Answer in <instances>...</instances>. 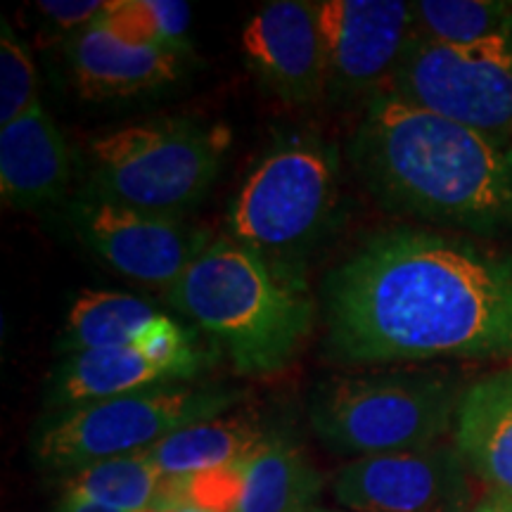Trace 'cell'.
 Instances as JSON below:
<instances>
[{
	"mask_svg": "<svg viewBox=\"0 0 512 512\" xmlns=\"http://www.w3.org/2000/svg\"><path fill=\"white\" fill-rule=\"evenodd\" d=\"M323 320L325 351L347 366L512 358V254L382 230L328 273Z\"/></svg>",
	"mask_w": 512,
	"mask_h": 512,
	"instance_id": "6da1fadb",
	"label": "cell"
},
{
	"mask_svg": "<svg viewBox=\"0 0 512 512\" xmlns=\"http://www.w3.org/2000/svg\"><path fill=\"white\" fill-rule=\"evenodd\" d=\"M351 162L384 207L496 233L512 226V143L387 91L366 102Z\"/></svg>",
	"mask_w": 512,
	"mask_h": 512,
	"instance_id": "7a4b0ae2",
	"label": "cell"
},
{
	"mask_svg": "<svg viewBox=\"0 0 512 512\" xmlns=\"http://www.w3.org/2000/svg\"><path fill=\"white\" fill-rule=\"evenodd\" d=\"M166 299L214 339L240 377L283 373L313 330L302 266L280 264L230 238H214Z\"/></svg>",
	"mask_w": 512,
	"mask_h": 512,
	"instance_id": "3957f363",
	"label": "cell"
},
{
	"mask_svg": "<svg viewBox=\"0 0 512 512\" xmlns=\"http://www.w3.org/2000/svg\"><path fill=\"white\" fill-rule=\"evenodd\" d=\"M458 382L430 370L332 375L313 389L311 430L339 456L373 458L437 446L456 425Z\"/></svg>",
	"mask_w": 512,
	"mask_h": 512,
	"instance_id": "277c9868",
	"label": "cell"
},
{
	"mask_svg": "<svg viewBox=\"0 0 512 512\" xmlns=\"http://www.w3.org/2000/svg\"><path fill=\"white\" fill-rule=\"evenodd\" d=\"M228 143L226 128L190 117L114 128L91 143V192L145 214L181 219L207 197Z\"/></svg>",
	"mask_w": 512,
	"mask_h": 512,
	"instance_id": "5b68a950",
	"label": "cell"
},
{
	"mask_svg": "<svg viewBox=\"0 0 512 512\" xmlns=\"http://www.w3.org/2000/svg\"><path fill=\"white\" fill-rule=\"evenodd\" d=\"M339 157L316 133H294L261 157L228 211L230 240L280 264L302 259L332 228Z\"/></svg>",
	"mask_w": 512,
	"mask_h": 512,
	"instance_id": "8992f818",
	"label": "cell"
},
{
	"mask_svg": "<svg viewBox=\"0 0 512 512\" xmlns=\"http://www.w3.org/2000/svg\"><path fill=\"white\" fill-rule=\"evenodd\" d=\"M238 401L233 389L178 382L64 408L38 425L31 456L41 470L72 475L102 460L152 451L183 427L221 418Z\"/></svg>",
	"mask_w": 512,
	"mask_h": 512,
	"instance_id": "52a82bcc",
	"label": "cell"
},
{
	"mask_svg": "<svg viewBox=\"0 0 512 512\" xmlns=\"http://www.w3.org/2000/svg\"><path fill=\"white\" fill-rule=\"evenodd\" d=\"M389 91L512 143V22L472 46H444L413 34Z\"/></svg>",
	"mask_w": 512,
	"mask_h": 512,
	"instance_id": "ba28073f",
	"label": "cell"
},
{
	"mask_svg": "<svg viewBox=\"0 0 512 512\" xmlns=\"http://www.w3.org/2000/svg\"><path fill=\"white\" fill-rule=\"evenodd\" d=\"M67 221L83 245L107 266L140 285L169 292L211 245L207 228L145 214L88 192L67 207Z\"/></svg>",
	"mask_w": 512,
	"mask_h": 512,
	"instance_id": "9c48e42d",
	"label": "cell"
},
{
	"mask_svg": "<svg viewBox=\"0 0 512 512\" xmlns=\"http://www.w3.org/2000/svg\"><path fill=\"white\" fill-rule=\"evenodd\" d=\"M328 98L356 100L387 91L415 34L413 3L320 0Z\"/></svg>",
	"mask_w": 512,
	"mask_h": 512,
	"instance_id": "30bf717a",
	"label": "cell"
},
{
	"mask_svg": "<svg viewBox=\"0 0 512 512\" xmlns=\"http://www.w3.org/2000/svg\"><path fill=\"white\" fill-rule=\"evenodd\" d=\"M349 512H470L467 465L456 446L351 460L332 484Z\"/></svg>",
	"mask_w": 512,
	"mask_h": 512,
	"instance_id": "8fae6325",
	"label": "cell"
},
{
	"mask_svg": "<svg viewBox=\"0 0 512 512\" xmlns=\"http://www.w3.org/2000/svg\"><path fill=\"white\" fill-rule=\"evenodd\" d=\"M240 41L252 72L280 100L313 105L328 95L318 3H268L249 17Z\"/></svg>",
	"mask_w": 512,
	"mask_h": 512,
	"instance_id": "7c38bea8",
	"label": "cell"
},
{
	"mask_svg": "<svg viewBox=\"0 0 512 512\" xmlns=\"http://www.w3.org/2000/svg\"><path fill=\"white\" fill-rule=\"evenodd\" d=\"M202 366L204 358H162L145 347L79 351L55 368L46 403L50 413H55L164 384L188 382Z\"/></svg>",
	"mask_w": 512,
	"mask_h": 512,
	"instance_id": "4fadbf2b",
	"label": "cell"
},
{
	"mask_svg": "<svg viewBox=\"0 0 512 512\" xmlns=\"http://www.w3.org/2000/svg\"><path fill=\"white\" fill-rule=\"evenodd\" d=\"M76 91L86 100L157 93L181 79L183 60L162 48L136 46L95 22L67 43Z\"/></svg>",
	"mask_w": 512,
	"mask_h": 512,
	"instance_id": "5bb4252c",
	"label": "cell"
},
{
	"mask_svg": "<svg viewBox=\"0 0 512 512\" xmlns=\"http://www.w3.org/2000/svg\"><path fill=\"white\" fill-rule=\"evenodd\" d=\"M74 174V157L60 126L38 102L0 126V195L12 209H38L60 200Z\"/></svg>",
	"mask_w": 512,
	"mask_h": 512,
	"instance_id": "9a60e30c",
	"label": "cell"
},
{
	"mask_svg": "<svg viewBox=\"0 0 512 512\" xmlns=\"http://www.w3.org/2000/svg\"><path fill=\"white\" fill-rule=\"evenodd\" d=\"M453 444L467 470L512 496V366L484 375L460 396Z\"/></svg>",
	"mask_w": 512,
	"mask_h": 512,
	"instance_id": "2e32d148",
	"label": "cell"
},
{
	"mask_svg": "<svg viewBox=\"0 0 512 512\" xmlns=\"http://www.w3.org/2000/svg\"><path fill=\"white\" fill-rule=\"evenodd\" d=\"M176 320L145 299L117 290H86L72 304L62 332V354L145 347Z\"/></svg>",
	"mask_w": 512,
	"mask_h": 512,
	"instance_id": "e0dca14e",
	"label": "cell"
},
{
	"mask_svg": "<svg viewBox=\"0 0 512 512\" xmlns=\"http://www.w3.org/2000/svg\"><path fill=\"white\" fill-rule=\"evenodd\" d=\"M233 512H311L318 508L323 475L299 444L275 437L240 467Z\"/></svg>",
	"mask_w": 512,
	"mask_h": 512,
	"instance_id": "ac0fdd59",
	"label": "cell"
},
{
	"mask_svg": "<svg viewBox=\"0 0 512 512\" xmlns=\"http://www.w3.org/2000/svg\"><path fill=\"white\" fill-rule=\"evenodd\" d=\"M266 434L242 418H211L183 427L147 451L166 477L238 467L266 444Z\"/></svg>",
	"mask_w": 512,
	"mask_h": 512,
	"instance_id": "d6986e66",
	"label": "cell"
},
{
	"mask_svg": "<svg viewBox=\"0 0 512 512\" xmlns=\"http://www.w3.org/2000/svg\"><path fill=\"white\" fill-rule=\"evenodd\" d=\"M60 491L121 512H171L169 477L147 453L102 460L64 475Z\"/></svg>",
	"mask_w": 512,
	"mask_h": 512,
	"instance_id": "ffe728a7",
	"label": "cell"
},
{
	"mask_svg": "<svg viewBox=\"0 0 512 512\" xmlns=\"http://www.w3.org/2000/svg\"><path fill=\"white\" fill-rule=\"evenodd\" d=\"M98 24L136 46L190 53V5L181 0H107Z\"/></svg>",
	"mask_w": 512,
	"mask_h": 512,
	"instance_id": "44dd1931",
	"label": "cell"
},
{
	"mask_svg": "<svg viewBox=\"0 0 512 512\" xmlns=\"http://www.w3.org/2000/svg\"><path fill=\"white\" fill-rule=\"evenodd\" d=\"M415 34L444 46H472L512 22V5L498 0H420Z\"/></svg>",
	"mask_w": 512,
	"mask_h": 512,
	"instance_id": "7402d4cb",
	"label": "cell"
},
{
	"mask_svg": "<svg viewBox=\"0 0 512 512\" xmlns=\"http://www.w3.org/2000/svg\"><path fill=\"white\" fill-rule=\"evenodd\" d=\"M0 126L24 117L38 105V74L27 46L8 19H0Z\"/></svg>",
	"mask_w": 512,
	"mask_h": 512,
	"instance_id": "603a6c76",
	"label": "cell"
},
{
	"mask_svg": "<svg viewBox=\"0 0 512 512\" xmlns=\"http://www.w3.org/2000/svg\"><path fill=\"white\" fill-rule=\"evenodd\" d=\"M105 5L107 0H41L36 8L55 29L76 36L98 22Z\"/></svg>",
	"mask_w": 512,
	"mask_h": 512,
	"instance_id": "cb8c5ba5",
	"label": "cell"
},
{
	"mask_svg": "<svg viewBox=\"0 0 512 512\" xmlns=\"http://www.w3.org/2000/svg\"><path fill=\"white\" fill-rule=\"evenodd\" d=\"M53 512H121V510L105 508V505L91 503V501H86V498H79V496L60 494Z\"/></svg>",
	"mask_w": 512,
	"mask_h": 512,
	"instance_id": "d4e9b609",
	"label": "cell"
},
{
	"mask_svg": "<svg viewBox=\"0 0 512 512\" xmlns=\"http://www.w3.org/2000/svg\"><path fill=\"white\" fill-rule=\"evenodd\" d=\"M470 512H512V496L491 491V494L482 498Z\"/></svg>",
	"mask_w": 512,
	"mask_h": 512,
	"instance_id": "484cf974",
	"label": "cell"
},
{
	"mask_svg": "<svg viewBox=\"0 0 512 512\" xmlns=\"http://www.w3.org/2000/svg\"><path fill=\"white\" fill-rule=\"evenodd\" d=\"M174 512H214V510H204V508H195V505H183V508H178Z\"/></svg>",
	"mask_w": 512,
	"mask_h": 512,
	"instance_id": "4316f807",
	"label": "cell"
},
{
	"mask_svg": "<svg viewBox=\"0 0 512 512\" xmlns=\"http://www.w3.org/2000/svg\"><path fill=\"white\" fill-rule=\"evenodd\" d=\"M311 512H349V510H342V508H323V505H318V508H313Z\"/></svg>",
	"mask_w": 512,
	"mask_h": 512,
	"instance_id": "83f0119b",
	"label": "cell"
}]
</instances>
